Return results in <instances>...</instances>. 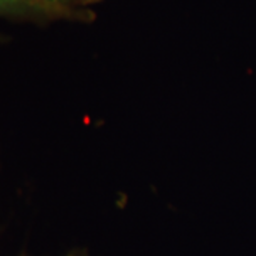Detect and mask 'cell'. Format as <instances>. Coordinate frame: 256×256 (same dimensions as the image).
<instances>
[{
    "instance_id": "7a4b0ae2",
    "label": "cell",
    "mask_w": 256,
    "mask_h": 256,
    "mask_svg": "<svg viewBox=\"0 0 256 256\" xmlns=\"http://www.w3.org/2000/svg\"><path fill=\"white\" fill-rule=\"evenodd\" d=\"M54 3H58L62 6H66V8H70V9H76V6L78 4H84V3H92L94 0H52Z\"/></svg>"
},
{
    "instance_id": "6da1fadb",
    "label": "cell",
    "mask_w": 256,
    "mask_h": 256,
    "mask_svg": "<svg viewBox=\"0 0 256 256\" xmlns=\"http://www.w3.org/2000/svg\"><path fill=\"white\" fill-rule=\"evenodd\" d=\"M0 18L33 23L82 18V13L52 0H0Z\"/></svg>"
}]
</instances>
